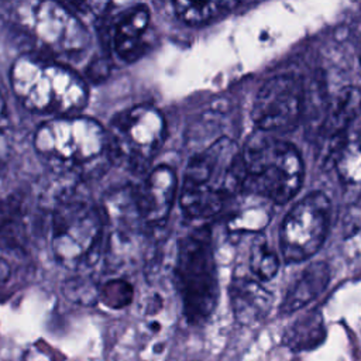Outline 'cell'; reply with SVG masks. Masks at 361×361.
Wrapping results in <instances>:
<instances>
[{"label": "cell", "instance_id": "7c38bea8", "mask_svg": "<svg viewBox=\"0 0 361 361\" xmlns=\"http://www.w3.org/2000/svg\"><path fill=\"white\" fill-rule=\"evenodd\" d=\"M176 175L168 165L154 168L145 182L137 189L138 210L145 226H162L175 203Z\"/></svg>", "mask_w": 361, "mask_h": 361}, {"label": "cell", "instance_id": "277c9868", "mask_svg": "<svg viewBox=\"0 0 361 361\" xmlns=\"http://www.w3.org/2000/svg\"><path fill=\"white\" fill-rule=\"evenodd\" d=\"M51 245L56 262L78 274L93 268L102 257V212L78 186L68 188L55 200Z\"/></svg>", "mask_w": 361, "mask_h": 361}, {"label": "cell", "instance_id": "2e32d148", "mask_svg": "<svg viewBox=\"0 0 361 361\" xmlns=\"http://www.w3.org/2000/svg\"><path fill=\"white\" fill-rule=\"evenodd\" d=\"M326 336L323 316L320 312L314 310L312 313L305 314L303 317L298 319L285 333L283 341L285 344L295 350H310L317 347L323 343Z\"/></svg>", "mask_w": 361, "mask_h": 361}, {"label": "cell", "instance_id": "ac0fdd59", "mask_svg": "<svg viewBox=\"0 0 361 361\" xmlns=\"http://www.w3.org/2000/svg\"><path fill=\"white\" fill-rule=\"evenodd\" d=\"M237 4L234 1H175L173 8L178 18L185 24L203 25Z\"/></svg>", "mask_w": 361, "mask_h": 361}, {"label": "cell", "instance_id": "3957f363", "mask_svg": "<svg viewBox=\"0 0 361 361\" xmlns=\"http://www.w3.org/2000/svg\"><path fill=\"white\" fill-rule=\"evenodd\" d=\"M10 82L20 103L38 114L69 117L87 104V86L76 72L38 56L16 59Z\"/></svg>", "mask_w": 361, "mask_h": 361}, {"label": "cell", "instance_id": "6da1fadb", "mask_svg": "<svg viewBox=\"0 0 361 361\" xmlns=\"http://www.w3.org/2000/svg\"><path fill=\"white\" fill-rule=\"evenodd\" d=\"M241 147L230 137H219L188 162L179 204L185 216L203 220L217 214L243 190Z\"/></svg>", "mask_w": 361, "mask_h": 361}, {"label": "cell", "instance_id": "7a4b0ae2", "mask_svg": "<svg viewBox=\"0 0 361 361\" xmlns=\"http://www.w3.org/2000/svg\"><path fill=\"white\" fill-rule=\"evenodd\" d=\"M34 149L55 172L87 176L111 162L109 135L99 121L85 116L54 117L34 134Z\"/></svg>", "mask_w": 361, "mask_h": 361}, {"label": "cell", "instance_id": "cb8c5ba5", "mask_svg": "<svg viewBox=\"0 0 361 361\" xmlns=\"http://www.w3.org/2000/svg\"><path fill=\"white\" fill-rule=\"evenodd\" d=\"M360 63H361V51H360Z\"/></svg>", "mask_w": 361, "mask_h": 361}, {"label": "cell", "instance_id": "8992f818", "mask_svg": "<svg viewBox=\"0 0 361 361\" xmlns=\"http://www.w3.org/2000/svg\"><path fill=\"white\" fill-rule=\"evenodd\" d=\"M173 274L186 320L190 324H203L212 316L219 296L212 233L207 224L193 228L179 240Z\"/></svg>", "mask_w": 361, "mask_h": 361}, {"label": "cell", "instance_id": "ffe728a7", "mask_svg": "<svg viewBox=\"0 0 361 361\" xmlns=\"http://www.w3.org/2000/svg\"><path fill=\"white\" fill-rule=\"evenodd\" d=\"M63 293L73 302L82 305H93L97 300L99 289L90 278L85 276L83 274H76L75 276L66 279L63 285Z\"/></svg>", "mask_w": 361, "mask_h": 361}, {"label": "cell", "instance_id": "5bb4252c", "mask_svg": "<svg viewBox=\"0 0 361 361\" xmlns=\"http://www.w3.org/2000/svg\"><path fill=\"white\" fill-rule=\"evenodd\" d=\"M231 309L243 324H252L264 319L271 306L272 295L257 279L235 278L228 288Z\"/></svg>", "mask_w": 361, "mask_h": 361}, {"label": "cell", "instance_id": "9c48e42d", "mask_svg": "<svg viewBox=\"0 0 361 361\" xmlns=\"http://www.w3.org/2000/svg\"><path fill=\"white\" fill-rule=\"evenodd\" d=\"M18 20L42 47L55 54H79L89 47V31L78 16L62 3L21 4Z\"/></svg>", "mask_w": 361, "mask_h": 361}, {"label": "cell", "instance_id": "4fadbf2b", "mask_svg": "<svg viewBox=\"0 0 361 361\" xmlns=\"http://www.w3.org/2000/svg\"><path fill=\"white\" fill-rule=\"evenodd\" d=\"M148 25L149 10L145 4H137L117 18L111 30V45L120 59L133 62L141 55Z\"/></svg>", "mask_w": 361, "mask_h": 361}, {"label": "cell", "instance_id": "5b68a950", "mask_svg": "<svg viewBox=\"0 0 361 361\" xmlns=\"http://www.w3.org/2000/svg\"><path fill=\"white\" fill-rule=\"evenodd\" d=\"M241 154L243 190L283 204L302 188L305 166L292 142L258 130L247 138Z\"/></svg>", "mask_w": 361, "mask_h": 361}, {"label": "cell", "instance_id": "30bf717a", "mask_svg": "<svg viewBox=\"0 0 361 361\" xmlns=\"http://www.w3.org/2000/svg\"><path fill=\"white\" fill-rule=\"evenodd\" d=\"M305 107V90L293 75H276L257 92L251 117L259 131L285 133L292 130Z\"/></svg>", "mask_w": 361, "mask_h": 361}, {"label": "cell", "instance_id": "d6986e66", "mask_svg": "<svg viewBox=\"0 0 361 361\" xmlns=\"http://www.w3.org/2000/svg\"><path fill=\"white\" fill-rule=\"evenodd\" d=\"M250 268L257 281H269L278 272V257L268 248L267 243H264L262 240L257 241L251 248Z\"/></svg>", "mask_w": 361, "mask_h": 361}, {"label": "cell", "instance_id": "ba28073f", "mask_svg": "<svg viewBox=\"0 0 361 361\" xmlns=\"http://www.w3.org/2000/svg\"><path fill=\"white\" fill-rule=\"evenodd\" d=\"M331 216V203L323 192L305 195L286 213L279 231L281 251L288 262L313 257L323 245Z\"/></svg>", "mask_w": 361, "mask_h": 361}, {"label": "cell", "instance_id": "7402d4cb", "mask_svg": "<svg viewBox=\"0 0 361 361\" xmlns=\"http://www.w3.org/2000/svg\"><path fill=\"white\" fill-rule=\"evenodd\" d=\"M8 154H10V142L7 140L4 130H1L0 131V169H3V166L6 165L8 159Z\"/></svg>", "mask_w": 361, "mask_h": 361}, {"label": "cell", "instance_id": "e0dca14e", "mask_svg": "<svg viewBox=\"0 0 361 361\" xmlns=\"http://www.w3.org/2000/svg\"><path fill=\"white\" fill-rule=\"evenodd\" d=\"M333 166L340 180L347 186L361 185V127L350 130Z\"/></svg>", "mask_w": 361, "mask_h": 361}, {"label": "cell", "instance_id": "52a82bcc", "mask_svg": "<svg viewBox=\"0 0 361 361\" xmlns=\"http://www.w3.org/2000/svg\"><path fill=\"white\" fill-rule=\"evenodd\" d=\"M110 159L133 172H144L161 149L165 135V118L158 109L138 104L118 113L110 124Z\"/></svg>", "mask_w": 361, "mask_h": 361}, {"label": "cell", "instance_id": "8fae6325", "mask_svg": "<svg viewBox=\"0 0 361 361\" xmlns=\"http://www.w3.org/2000/svg\"><path fill=\"white\" fill-rule=\"evenodd\" d=\"M361 113V89L347 86L341 89L326 109L317 135V159L323 165L334 159L351 130V124Z\"/></svg>", "mask_w": 361, "mask_h": 361}, {"label": "cell", "instance_id": "9a60e30c", "mask_svg": "<svg viewBox=\"0 0 361 361\" xmlns=\"http://www.w3.org/2000/svg\"><path fill=\"white\" fill-rule=\"evenodd\" d=\"M330 276V267L326 262L314 261L307 265L286 292L281 303V313H292L316 299L326 289Z\"/></svg>", "mask_w": 361, "mask_h": 361}, {"label": "cell", "instance_id": "44dd1931", "mask_svg": "<svg viewBox=\"0 0 361 361\" xmlns=\"http://www.w3.org/2000/svg\"><path fill=\"white\" fill-rule=\"evenodd\" d=\"M100 298L111 307H123L130 303L133 289L124 281H111L99 290Z\"/></svg>", "mask_w": 361, "mask_h": 361}, {"label": "cell", "instance_id": "603a6c76", "mask_svg": "<svg viewBox=\"0 0 361 361\" xmlns=\"http://www.w3.org/2000/svg\"><path fill=\"white\" fill-rule=\"evenodd\" d=\"M6 114H7V110H6V102H4L3 96L0 94V131H1V130H4Z\"/></svg>", "mask_w": 361, "mask_h": 361}]
</instances>
